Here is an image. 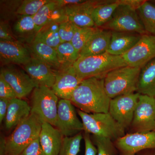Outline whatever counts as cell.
<instances>
[{
  "label": "cell",
  "instance_id": "ac0fdd59",
  "mask_svg": "<svg viewBox=\"0 0 155 155\" xmlns=\"http://www.w3.org/2000/svg\"><path fill=\"white\" fill-rule=\"evenodd\" d=\"M34 21L38 31L45 25L52 23H61L68 20L64 8L59 7L56 0L43 6L33 16Z\"/></svg>",
  "mask_w": 155,
  "mask_h": 155
},
{
  "label": "cell",
  "instance_id": "d6986e66",
  "mask_svg": "<svg viewBox=\"0 0 155 155\" xmlns=\"http://www.w3.org/2000/svg\"><path fill=\"white\" fill-rule=\"evenodd\" d=\"M64 137L56 127L43 122L39 139L45 155H59Z\"/></svg>",
  "mask_w": 155,
  "mask_h": 155
},
{
  "label": "cell",
  "instance_id": "5b68a950",
  "mask_svg": "<svg viewBox=\"0 0 155 155\" xmlns=\"http://www.w3.org/2000/svg\"><path fill=\"white\" fill-rule=\"evenodd\" d=\"M140 69L127 66L108 72L104 78L105 89L108 96L113 99L137 92Z\"/></svg>",
  "mask_w": 155,
  "mask_h": 155
},
{
  "label": "cell",
  "instance_id": "4fadbf2b",
  "mask_svg": "<svg viewBox=\"0 0 155 155\" xmlns=\"http://www.w3.org/2000/svg\"><path fill=\"white\" fill-rule=\"evenodd\" d=\"M0 75L13 88L18 98L28 96L38 87L25 71L11 65L2 68Z\"/></svg>",
  "mask_w": 155,
  "mask_h": 155
},
{
  "label": "cell",
  "instance_id": "836d02e7",
  "mask_svg": "<svg viewBox=\"0 0 155 155\" xmlns=\"http://www.w3.org/2000/svg\"><path fill=\"white\" fill-rule=\"evenodd\" d=\"M76 26V25L69 20L60 23L59 34L61 43L71 42L75 34Z\"/></svg>",
  "mask_w": 155,
  "mask_h": 155
},
{
  "label": "cell",
  "instance_id": "cb8c5ba5",
  "mask_svg": "<svg viewBox=\"0 0 155 155\" xmlns=\"http://www.w3.org/2000/svg\"><path fill=\"white\" fill-rule=\"evenodd\" d=\"M137 92L155 97V58L141 68Z\"/></svg>",
  "mask_w": 155,
  "mask_h": 155
},
{
  "label": "cell",
  "instance_id": "5bb4252c",
  "mask_svg": "<svg viewBox=\"0 0 155 155\" xmlns=\"http://www.w3.org/2000/svg\"><path fill=\"white\" fill-rule=\"evenodd\" d=\"M32 58L26 45L21 42L0 41V60L3 65L27 64Z\"/></svg>",
  "mask_w": 155,
  "mask_h": 155
},
{
  "label": "cell",
  "instance_id": "ab89813d",
  "mask_svg": "<svg viewBox=\"0 0 155 155\" xmlns=\"http://www.w3.org/2000/svg\"><path fill=\"white\" fill-rule=\"evenodd\" d=\"M84 1L82 0H56L58 5L61 8H65L70 5L80 4L84 2Z\"/></svg>",
  "mask_w": 155,
  "mask_h": 155
},
{
  "label": "cell",
  "instance_id": "9a60e30c",
  "mask_svg": "<svg viewBox=\"0 0 155 155\" xmlns=\"http://www.w3.org/2000/svg\"><path fill=\"white\" fill-rule=\"evenodd\" d=\"M82 80L71 67L56 72L55 81L51 89L61 99L70 101L75 89Z\"/></svg>",
  "mask_w": 155,
  "mask_h": 155
},
{
  "label": "cell",
  "instance_id": "1f68e13d",
  "mask_svg": "<svg viewBox=\"0 0 155 155\" xmlns=\"http://www.w3.org/2000/svg\"><path fill=\"white\" fill-rule=\"evenodd\" d=\"M92 141L97 147V155H119V153L110 139L92 135Z\"/></svg>",
  "mask_w": 155,
  "mask_h": 155
},
{
  "label": "cell",
  "instance_id": "7402d4cb",
  "mask_svg": "<svg viewBox=\"0 0 155 155\" xmlns=\"http://www.w3.org/2000/svg\"><path fill=\"white\" fill-rule=\"evenodd\" d=\"M31 108L26 101L17 98L10 100L5 125L7 130L15 128L31 114Z\"/></svg>",
  "mask_w": 155,
  "mask_h": 155
},
{
  "label": "cell",
  "instance_id": "484cf974",
  "mask_svg": "<svg viewBox=\"0 0 155 155\" xmlns=\"http://www.w3.org/2000/svg\"><path fill=\"white\" fill-rule=\"evenodd\" d=\"M119 1H98L92 13L96 27H102L110 21L116 8L120 5Z\"/></svg>",
  "mask_w": 155,
  "mask_h": 155
},
{
  "label": "cell",
  "instance_id": "7bdbcfd3",
  "mask_svg": "<svg viewBox=\"0 0 155 155\" xmlns=\"http://www.w3.org/2000/svg\"></svg>",
  "mask_w": 155,
  "mask_h": 155
},
{
  "label": "cell",
  "instance_id": "8fae6325",
  "mask_svg": "<svg viewBox=\"0 0 155 155\" xmlns=\"http://www.w3.org/2000/svg\"><path fill=\"white\" fill-rule=\"evenodd\" d=\"M76 113L71 101L59 100L55 127L63 136H73L84 130L83 123Z\"/></svg>",
  "mask_w": 155,
  "mask_h": 155
},
{
  "label": "cell",
  "instance_id": "6da1fadb",
  "mask_svg": "<svg viewBox=\"0 0 155 155\" xmlns=\"http://www.w3.org/2000/svg\"><path fill=\"white\" fill-rule=\"evenodd\" d=\"M104 78L94 77L82 80L72 94V104L87 114L108 113L111 99L106 92Z\"/></svg>",
  "mask_w": 155,
  "mask_h": 155
},
{
  "label": "cell",
  "instance_id": "e0dca14e",
  "mask_svg": "<svg viewBox=\"0 0 155 155\" xmlns=\"http://www.w3.org/2000/svg\"><path fill=\"white\" fill-rule=\"evenodd\" d=\"M23 68L38 86L52 88L55 81V70L32 57L27 64L23 66Z\"/></svg>",
  "mask_w": 155,
  "mask_h": 155
},
{
  "label": "cell",
  "instance_id": "30bf717a",
  "mask_svg": "<svg viewBox=\"0 0 155 155\" xmlns=\"http://www.w3.org/2000/svg\"><path fill=\"white\" fill-rule=\"evenodd\" d=\"M114 142L119 155H136L143 150L155 149V131L127 134Z\"/></svg>",
  "mask_w": 155,
  "mask_h": 155
},
{
  "label": "cell",
  "instance_id": "603a6c76",
  "mask_svg": "<svg viewBox=\"0 0 155 155\" xmlns=\"http://www.w3.org/2000/svg\"><path fill=\"white\" fill-rule=\"evenodd\" d=\"M32 58L43 62L56 71L61 70L56 49L35 38L31 43L25 45Z\"/></svg>",
  "mask_w": 155,
  "mask_h": 155
},
{
  "label": "cell",
  "instance_id": "9c48e42d",
  "mask_svg": "<svg viewBox=\"0 0 155 155\" xmlns=\"http://www.w3.org/2000/svg\"><path fill=\"white\" fill-rule=\"evenodd\" d=\"M140 94L133 93L111 99L109 113L125 129L130 127Z\"/></svg>",
  "mask_w": 155,
  "mask_h": 155
},
{
  "label": "cell",
  "instance_id": "277c9868",
  "mask_svg": "<svg viewBox=\"0 0 155 155\" xmlns=\"http://www.w3.org/2000/svg\"><path fill=\"white\" fill-rule=\"evenodd\" d=\"M83 123L84 131L92 135L110 139L114 141L125 135V129L110 113L87 114L78 110Z\"/></svg>",
  "mask_w": 155,
  "mask_h": 155
},
{
  "label": "cell",
  "instance_id": "52a82bcc",
  "mask_svg": "<svg viewBox=\"0 0 155 155\" xmlns=\"http://www.w3.org/2000/svg\"><path fill=\"white\" fill-rule=\"evenodd\" d=\"M120 5L116 8L112 19L103 28L111 31L147 34L137 11V9L125 5L119 0Z\"/></svg>",
  "mask_w": 155,
  "mask_h": 155
},
{
  "label": "cell",
  "instance_id": "4316f807",
  "mask_svg": "<svg viewBox=\"0 0 155 155\" xmlns=\"http://www.w3.org/2000/svg\"><path fill=\"white\" fill-rule=\"evenodd\" d=\"M147 34L155 36V4L153 1H144L137 9Z\"/></svg>",
  "mask_w": 155,
  "mask_h": 155
},
{
  "label": "cell",
  "instance_id": "7a4b0ae2",
  "mask_svg": "<svg viewBox=\"0 0 155 155\" xmlns=\"http://www.w3.org/2000/svg\"><path fill=\"white\" fill-rule=\"evenodd\" d=\"M42 121L31 114L8 137H1L0 155H19L28 145L38 138Z\"/></svg>",
  "mask_w": 155,
  "mask_h": 155
},
{
  "label": "cell",
  "instance_id": "3957f363",
  "mask_svg": "<svg viewBox=\"0 0 155 155\" xmlns=\"http://www.w3.org/2000/svg\"><path fill=\"white\" fill-rule=\"evenodd\" d=\"M127 66L122 56L106 53L98 55L79 58L72 67L82 80L91 77L104 78L108 72Z\"/></svg>",
  "mask_w": 155,
  "mask_h": 155
},
{
  "label": "cell",
  "instance_id": "b9f144b4",
  "mask_svg": "<svg viewBox=\"0 0 155 155\" xmlns=\"http://www.w3.org/2000/svg\"><path fill=\"white\" fill-rule=\"evenodd\" d=\"M153 2H154V3H155V1H153Z\"/></svg>",
  "mask_w": 155,
  "mask_h": 155
},
{
  "label": "cell",
  "instance_id": "2e32d148",
  "mask_svg": "<svg viewBox=\"0 0 155 155\" xmlns=\"http://www.w3.org/2000/svg\"><path fill=\"white\" fill-rule=\"evenodd\" d=\"M98 1H85L84 2L65 7L69 21L78 27H96L92 18L94 9Z\"/></svg>",
  "mask_w": 155,
  "mask_h": 155
},
{
  "label": "cell",
  "instance_id": "83f0119b",
  "mask_svg": "<svg viewBox=\"0 0 155 155\" xmlns=\"http://www.w3.org/2000/svg\"><path fill=\"white\" fill-rule=\"evenodd\" d=\"M56 50L61 70L72 67L80 57V54L71 42L61 43Z\"/></svg>",
  "mask_w": 155,
  "mask_h": 155
},
{
  "label": "cell",
  "instance_id": "e575fe53",
  "mask_svg": "<svg viewBox=\"0 0 155 155\" xmlns=\"http://www.w3.org/2000/svg\"><path fill=\"white\" fill-rule=\"evenodd\" d=\"M17 98L13 88L0 75V98L11 100Z\"/></svg>",
  "mask_w": 155,
  "mask_h": 155
},
{
  "label": "cell",
  "instance_id": "ffe728a7",
  "mask_svg": "<svg viewBox=\"0 0 155 155\" xmlns=\"http://www.w3.org/2000/svg\"><path fill=\"white\" fill-rule=\"evenodd\" d=\"M112 31L98 28L80 53V57L98 55L107 53Z\"/></svg>",
  "mask_w": 155,
  "mask_h": 155
},
{
  "label": "cell",
  "instance_id": "f546056e",
  "mask_svg": "<svg viewBox=\"0 0 155 155\" xmlns=\"http://www.w3.org/2000/svg\"><path fill=\"white\" fill-rule=\"evenodd\" d=\"M83 138L82 133L72 137H64L58 155H77L80 150L81 142Z\"/></svg>",
  "mask_w": 155,
  "mask_h": 155
},
{
  "label": "cell",
  "instance_id": "60d3db41",
  "mask_svg": "<svg viewBox=\"0 0 155 155\" xmlns=\"http://www.w3.org/2000/svg\"><path fill=\"white\" fill-rule=\"evenodd\" d=\"M136 155H155V149L143 150L137 153Z\"/></svg>",
  "mask_w": 155,
  "mask_h": 155
},
{
  "label": "cell",
  "instance_id": "8d00e7d4",
  "mask_svg": "<svg viewBox=\"0 0 155 155\" xmlns=\"http://www.w3.org/2000/svg\"><path fill=\"white\" fill-rule=\"evenodd\" d=\"M0 41H17L11 33L8 22L3 20H1L0 22Z\"/></svg>",
  "mask_w": 155,
  "mask_h": 155
},
{
  "label": "cell",
  "instance_id": "f1b7e54d",
  "mask_svg": "<svg viewBox=\"0 0 155 155\" xmlns=\"http://www.w3.org/2000/svg\"><path fill=\"white\" fill-rule=\"evenodd\" d=\"M60 24L52 23L45 25L38 32L35 38L51 47L57 48L61 43L59 34Z\"/></svg>",
  "mask_w": 155,
  "mask_h": 155
},
{
  "label": "cell",
  "instance_id": "ee69618b",
  "mask_svg": "<svg viewBox=\"0 0 155 155\" xmlns=\"http://www.w3.org/2000/svg\"></svg>",
  "mask_w": 155,
  "mask_h": 155
},
{
  "label": "cell",
  "instance_id": "d4e9b609",
  "mask_svg": "<svg viewBox=\"0 0 155 155\" xmlns=\"http://www.w3.org/2000/svg\"><path fill=\"white\" fill-rule=\"evenodd\" d=\"M13 28L16 36L26 45L33 41L38 31L32 16L19 15Z\"/></svg>",
  "mask_w": 155,
  "mask_h": 155
},
{
  "label": "cell",
  "instance_id": "ba28073f",
  "mask_svg": "<svg viewBox=\"0 0 155 155\" xmlns=\"http://www.w3.org/2000/svg\"><path fill=\"white\" fill-rule=\"evenodd\" d=\"M130 127L132 133L155 131V97L140 95Z\"/></svg>",
  "mask_w": 155,
  "mask_h": 155
},
{
  "label": "cell",
  "instance_id": "f35d334b",
  "mask_svg": "<svg viewBox=\"0 0 155 155\" xmlns=\"http://www.w3.org/2000/svg\"><path fill=\"white\" fill-rule=\"evenodd\" d=\"M10 100L0 98V122L5 120L8 112Z\"/></svg>",
  "mask_w": 155,
  "mask_h": 155
},
{
  "label": "cell",
  "instance_id": "7c38bea8",
  "mask_svg": "<svg viewBox=\"0 0 155 155\" xmlns=\"http://www.w3.org/2000/svg\"><path fill=\"white\" fill-rule=\"evenodd\" d=\"M127 66L141 68L155 58V36L142 35L138 42L122 56Z\"/></svg>",
  "mask_w": 155,
  "mask_h": 155
},
{
  "label": "cell",
  "instance_id": "8992f818",
  "mask_svg": "<svg viewBox=\"0 0 155 155\" xmlns=\"http://www.w3.org/2000/svg\"><path fill=\"white\" fill-rule=\"evenodd\" d=\"M58 98L51 88L44 86L37 87L31 94V114L37 116L43 122H47L55 127Z\"/></svg>",
  "mask_w": 155,
  "mask_h": 155
},
{
  "label": "cell",
  "instance_id": "74e56055",
  "mask_svg": "<svg viewBox=\"0 0 155 155\" xmlns=\"http://www.w3.org/2000/svg\"><path fill=\"white\" fill-rule=\"evenodd\" d=\"M83 136L85 144L84 155H97V147L92 141L90 134L84 132Z\"/></svg>",
  "mask_w": 155,
  "mask_h": 155
},
{
  "label": "cell",
  "instance_id": "44dd1931",
  "mask_svg": "<svg viewBox=\"0 0 155 155\" xmlns=\"http://www.w3.org/2000/svg\"><path fill=\"white\" fill-rule=\"evenodd\" d=\"M141 35L137 33L112 31L107 53L113 55L123 56L138 42Z\"/></svg>",
  "mask_w": 155,
  "mask_h": 155
},
{
  "label": "cell",
  "instance_id": "4dcf8cb0",
  "mask_svg": "<svg viewBox=\"0 0 155 155\" xmlns=\"http://www.w3.org/2000/svg\"><path fill=\"white\" fill-rule=\"evenodd\" d=\"M97 28V27L81 28L76 26L75 34L71 43L79 54Z\"/></svg>",
  "mask_w": 155,
  "mask_h": 155
},
{
  "label": "cell",
  "instance_id": "d6a6232c",
  "mask_svg": "<svg viewBox=\"0 0 155 155\" xmlns=\"http://www.w3.org/2000/svg\"><path fill=\"white\" fill-rule=\"evenodd\" d=\"M51 0H24L19 5L17 15L33 17L42 7Z\"/></svg>",
  "mask_w": 155,
  "mask_h": 155
},
{
  "label": "cell",
  "instance_id": "d590c367",
  "mask_svg": "<svg viewBox=\"0 0 155 155\" xmlns=\"http://www.w3.org/2000/svg\"><path fill=\"white\" fill-rule=\"evenodd\" d=\"M19 155H45L39 137L34 140Z\"/></svg>",
  "mask_w": 155,
  "mask_h": 155
}]
</instances>
